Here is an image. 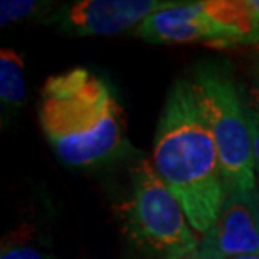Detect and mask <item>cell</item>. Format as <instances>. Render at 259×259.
I'll return each mask as SVG.
<instances>
[{"mask_svg": "<svg viewBox=\"0 0 259 259\" xmlns=\"http://www.w3.org/2000/svg\"><path fill=\"white\" fill-rule=\"evenodd\" d=\"M153 167L180 202L192 229L202 236L215 224L227 190L214 137L192 82H174L160 113Z\"/></svg>", "mask_w": 259, "mask_h": 259, "instance_id": "6da1fadb", "label": "cell"}, {"mask_svg": "<svg viewBox=\"0 0 259 259\" xmlns=\"http://www.w3.org/2000/svg\"><path fill=\"white\" fill-rule=\"evenodd\" d=\"M39 121L56 155L71 167L113 157L125 143V118L113 90L86 67L53 74L40 93Z\"/></svg>", "mask_w": 259, "mask_h": 259, "instance_id": "7a4b0ae2", "label": "cell"}, {"mask_svg": "<svg viewBox=\"0 0 259 259\" xmlns=\"http://www.w3.org/2000/svg\"><path fill=\"white\" fill-rule=\"evenodd\" d=\"M118 214L132 259H184L199 246L180 202L147 158L133 168L130 199Z\"/></svg>", "mask_w": 259, "mask_h": 259, "instance_id": "3957f363", "label": "cell"}, {"mask_svg": "<svg viewBox=\"0 0 259 259\" xmlns=\"http://www.w3.org/2000/svg\"><path fill=\"white\" fill-rule=\"evenodd\" d=\"M190 82L214 137L226 190L257 189L252 132L236 84L214 69L197 72Z\"/></svg>", "mask_w": 259, "mask_h": 259, "instance_id": "277c9868", "label": "cell"}, {"mask_svg": "<svg viewBox=\"0 0 259 259\" xmlns=\"http://www.w3.org/2000/svg\"><path fill=\"white\" fill-rule=\"evenodd\" d=\"M175 4L172 0H81L54 10L46 22L69 35H115L138 27L150 15Z\"/></svg>", "mask_w": 259, "mask_h": 259, "instance_id": "5b68a950", "label": "cell"}, {"mask_svg": "<svg viewBox=\"0 0 259 259\" xmlns=\"http://www.w3.org/2000/svg\"><path fill=\"white\" fill-rule=\"evenodd\" d=\"M200 259L259 254V190L227 192L215 224L197 246Z\"/></svg>", "mask_w": 259, "mask_h": 259, "instance_id": "8992f818", "label": "cell"}, {"mask_svg": "<svg viewBox=\"0 0 259 259\" xmlns=\"http://www.w3.org/2000/svg\"><path fill=\"white\" fill-rule=\"evenodd\" d=\"M135 34L155 44H241L239 35L234 30L222 27L210 17L204 2H177L172 7L158 10L145 19L135 29Z\"/></svg>", "mask_w": 259, "mask_h": 259, "instance_id": "52a82bcc", "label": "cell"}, {"mask_svg": "<svg viewBox=\"0 0 259 259\" xmlns=\"http://www.w3.org/2000/svg\"><path fill=\"white\" fill-rule=\"evenodd\" d=\"M209 15L239 35L241 44L259 40V14L252 0H204Z\"/></svg>", "mask_w": 259, "mask_h": 259, "instance_id": "ba28073f", "label": "cell"}, {"mask_svg": "<svg viewBox=\"0 0 259 259\" xmlns=\"http://www.w3.org/2000/svg\"><path fill=\"white\" fill-rule=\"evenodd\" d=\"M0 100L9 108H20L25 103L24 59L9 48L0 51Z\"/></svg>", "mask_w": 259, "mask_h": 259, "instance_id": "9c48e42d", "label": "cell"}, {"mask_svg": "<svg viewBox=\"0 0 259 259\" xmlns=\"http://www.w3.org/2000/svg\"><path fill=\"white\" fill-rule=\"evenodd\" d=\"M42 9H46V5L34 2V0H2L0 2V24L5 27L14 22H20L24 19L37 15Z\"/></svg>", "mask_w": 259, "mask_h": 259, "instance_id": "30bf717a", "label": "cell"}, {"mask_svg": "<svg viewBox=\"0 0 259 259\" xmlns=\"http://www.w3.org/2000/svg\"><path fill=\"white\" fill-rule=\"evenodd\" d=\"M0 259H56L51 252L24 241L7 242L2 246Z\"/></svg>", "mask_w": 259, "mask_h": 259, "instance_id": "8fae6325", "label": "cell"}, {"mask_svg": "<svg viewBox=\"0 0 259 259\" xmlns=\"http://www.w3.org/2000/svg\"><path fill=\"white\" fill-rule=\"evenodd\" d=\"M246 113L249 118V125L252 132V147H254V165H256V177L259 180V98L244 100Z\"/></svg>", "mask_w": 259, "mask_h": 259, "instance_id": "7c38bea8", "label": "cell"}, {"mask_svg": "<svg viewBox=\"0 0 259 259\" xmlns=\"http://www.w3.org/2000/svg\"><path fill=\"white\" fill-rule=\"evenodd\" d=\"M184 259H200V256H199V252H197V249L195 251H192L190 254H187Z\"/></svg>", "mask_w": 259, "mask_h": 259, "instance_id": "4fadbf2b", "label": "cell"}, {"mask_svg": "<svg viewBox=\"0 0 259 259\" xmlns=\"http://www.w3.org/2000/svg\"><path fill=\"white\" fill-rule=\"evenodd\" d=\"M234 259H259V254H247V256H239Z\"/></svg>", "mask_w": 259, "mask_h": 259, "instance_id": "5bb4252c", "label": "cell"}, {"mask_svg": "<svg viewBox=\"0 0 259 259\" xmlns=\"http://www.w3.org/2000/svg\"><path fill=\"white\" fill-rule=\"evenodd\" d=\"M252 4H254V7H256L257 14H259V0H252Z\"/></svg>", "mask_w": 259, "mask_h": 259, "instance_id": "9a60e30c", "label": "cell"}]
</instances>
